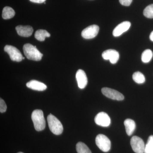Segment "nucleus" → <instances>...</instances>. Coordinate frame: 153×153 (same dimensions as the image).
<instances>
[{"label":"nucleus","instance_id":"obj_1","mask_svg":"<svg viewBox=\"0 0 153 153\" xmlns=\"http://www.w3.org/2000/svg\"><path fill=\"white\" fill-rule=\"evenodd\" d=\"M32 120L36 131H39L44 130L46 127V121L44 118V113L41 110L36 109L33 111Z\"/></svg>","mask_w":153,"mask_h":153},{"label":"nucleus","instance_id":"obj_2","mask_svg":"<svg viewBox=\"0 0 153 153\" xmlns=\"http://www.w3.org/2000/svg\"><path fill=\"white\" fill-rule=\"evenodd\" d=\"M24 54L27 59L35 61H40L43 55L36 48L30 44H25L23 47Z\"/></svg>","mask_w":153,"mask_h":153},{"label":"nucleus","instance_id":"obj_3","mask_svg":"<svg viewBox=\"0 0 153 153\" xmlns=\"http://www.w3.org/2000/svg\"><path fill=\"white\" fill-rule=\"evenodd\" d=\"M47 122L49 129L55 135L61 134L63 130V126L60 120L55 116L50 114L47 117Z\"/></svg>","mask_w":153,"mask_h":153},{"label":"nucleus","instance_id":"obj_4","mask_svg":"<svg viewBox=\"0 0 153 153\" xmlns=\"http://www.w3.org/2000/svg\"><path fill=\"white\" fill-rule=\"evenodd\" d=\"M95 142L97 146L104 152H107L110 150L111 143L109 139L106 136L100 134L96 137Z\"/></svg>","mask_w":153,"mask_h":153},{"label":"nucleus","instance_id":"obj_5","mask_svg":"<svg viewBox=\"0 0 153 153\" xmlns=\"http://www.w3.org/2000/svg\"><path fill=\"white\" fill-rule=\"evenodd\" d=\"M131 145L134 152L136 153H144L145 145L143 140L139 137L135 136L131 138Z\"/></svg>","mask_w":153,"mask_h":153},{"label":"nucleus","instance_id":"obj_6","mask_svg":"<svg viewBox=\"0 0 153 153\" xmlns=\"http://www.w3.org/2000/svg\"><path fill=\"white\" fill-rule=\"evenodd\" d=\"M5 52L10 55L11 60L16 62H21L23 60L22 53L16 47L11 45H6L4 47Z\"/></svg>","mask_w":153,"mask_h":153},{"label":"nucleus","instance_id":"obj_7","mask_svg":"<svg viewBox=\"0 0 153 153\" xmlns=\"http://www.w3.org/2000/svg\"><path fill=\"white\" fill-rule=\"evenodd\" d=\"M101 91L103 95L111 99L121 101L124 99V96L122 94L112 88H102Z\"/></svg>","mask_w":153,"mask_h":153},{"label":"nucleus","instance_id":"obj_8","mask_svg":"<svg viewBox=\"0 0 153 153\" xmlns=\"http://www.w3.org/2000/svg\"><path fill=\"white\" fill-rule=\"evenodd\" d=\"M99 31V27L97 25H91L82 30L81 36L85 39H92L97 36Z\"/></svg>","mask_w":153,"mask_h":153},{"label":"nucleus","instance_id":"obj_9","mask_svg":"<svg viewBox=\"0 0 153 153\" xmlns=\"http://www.w3.org/2000/svg\"><path fill=\"white\" fill-rule=\"evenodd\" d=\"M94 121L97 125L108 127L110 125L111 119L106 113L100 112L96 116Z\"/></svg>","mask_w":153,"mask_h":153},{"label":"nucleus","instance_id":"obj_10","mask_svg":"<svg viewBox=\"0 0 153 153\" xmlns=\"http://www.w3.org/2000/svg\"><path fill=\"white\" fill-rule=\"evenodd\" d=\"M102 56L105 60H109L112 64H115L117 63L120 57L118 52L114 49L105 50L102 53Z\"/></svg>","mask_w":153,"mask_h":153},{"label":"nucleus","instance_id":"obj_11","mask_svg":"<svg viewBox=\"0 0 153 153\" xmlns=\"http://www.w3.org/2000/svg\"><path fill=\"white\" fill-rule=\"evenodd\" d=\"M131 25L130 22L128 21L120 23L114 28L113 32V35L114 37H119L128 31Z\"/></svg>","mask_w":153,"mask_h":153},{"label":"nucleus","instance_id":"obj_12","mask_svg":"<svg viewBox=\"0 0 153 153\" xmlns=\"http://www.w3.org/2000/svg\"><path fill=\"white\" fill-rule=\"evenodd\" d=\"M76 78L79 88H85L88 83L87 77L85 71L82 69H79L76 71Z\"/></svg>","mask_w":153,"mask_h":153},{"label":"nucleus","instance_id":"obj_13","mask_svg":"<svg viewBox=\"0 0 153 153\" xmlns=\"http://www.w3.org/2000/svg\"><path fill=\"white\" fill-rule=\"evenodd\" d=\"M16 29L18 35L22 37H30L33 32V27L30 26H23L19 25L16 27Z\"/></svg>","mask_w":153,"mask_h":153},{"label":"nucleus","instance_id":"obj_14","mask_svg":"<svg viewBox=\"0 0 153 153\" xmlns=\"http://www.w3.org/2000/svg\"><path fill=\"white\" fill-rule=\"evenodd\" d=\"M27 87L38 91H44L47 88V86L43 82L36 80H32L29 81L26 84Z\"/></svg>","mask_w":153,"mask_h":153},{"label":"nucleus","instance_id":"obj_15","mask_svg":"<svg viewBox=\"0 0 153 153\" xmlns=\"http://www.w3.org/2000/svg\"><path fill=\"white\" fill-rule=\"evenodd\" d=\"M124 124L126 132L128 135L131 136L135 129V123L132 120L127 119L124 121Z\"/></svg>","mask_w":153,"mask_h":153},{"label":"nucleus","instance_id":"obj_16","mask_svg":"<svg viewBox=\"0 0 153 153\" xmlns=\"http://www.w3.org/2000/svg\"><path fill=\"white\" fill-rule=\"evenodd\" d=\"M15 11L10 7H6L4 8L2 12V17L4 19H12L15 16Z\"/></svg>","mask_w":153,"mask_h":153},{"label":"nucleus","instance_id":"obj_17","mask_svg":"<svg viewBox=\"0 0 153 153\" xmlns=\"http://www.w3.org/2000/svg\"><path fill=\"white\" fill-rule=\"evenodd\" d=\"M50 34L45 30H37L35 33V38L38 41H44L46 37H49Z\"/></svg>","mask_w":153,"mask_h":153},{"label":"nucleus","instance_id":"obj_18","mask_svg":"<svg viewBox=\"0 0 153 153\" xmlns=\"http://www.w3.org/2000/svg\"><path fill=\"white\" fill-rule=\"evenodd\" d=\"M76 150L77 153H92L85 143L80 142L76 144Z\"/></svg>","mask_w":153,"mask_h":153},{"label":"nucleus","instance_id":"obj_19","mask_svg":"<svg viewBox=\"0 0 153 153\" xmlns=\"http://www.w3.org/2000/svg\"><path fill=\"white\" fill-rule=\"evenodd\" d=\"M153 55V52L150 49H148L145 50L142 55V61L144 63H149L152 60Z\"/></svg>","mask_w":153,"mask_h":153},{"label":"nucleus","instance_id":"obj_20","mask_svg":"<svg viewBox=\"0 0 153 153\" xmlns=\"http://www.w3.org/2000/svg\"><path fill=\"white\" fill-rule=\"evenodd\" d=\"M132 77L134 81L138 84H142L146 81L144 75L140 71L134 72L133 74Z\"/></svg>","mask_w":153,"mask_h":153},{"label":"nucleus","instance_id":"obj_21","mask_svg":"<svg viewBox=\"0 0 153 153\" xmlns=\"http://www.w3.org/2000/svg\"><path fill=\"white\" fill-rule=\"evenodd\" d=\"M144 153H153V135L149 137L145 146Z\"/></svg>","mask_w":153,"mask_h":153},{"label":"nucleus","instance_id":"obj_22","mask_svg":"<svg viewBox=\"0 0 153 153\" xmlns=\"http://www.w3.org/2000/svg\"><path fill=\"white\" fill-rule=\"evenodd\" d=\"M143 15L149 19H153V4L148 6L143 11Z\"/></svg>","mask_w":153,"mask_h":153},{"label":"nucleus","instance_id":"obj_23","mask_svg":"<svg viewBox=\"0 0 153 153\" xmlns=\"http://www.w3.org/2000/svg\"><path fill=\"white\" fill-rule=\"evenodd\" d=\"M7 106L5 102L2 99H0V112L4 113L7 111Z\"/></svg>","mask_w":153,"mask_h":153},{"label":"nucleus","instance_id":"obj_24","mask_svg":"<svg viewBox=\"0 0 153 153\" xmlns=\"http://www.w3.org/2000/svg\"><path fill=\"white\" fill-rule=\"evenodd\" d=\"M119 2L122 5L129 6L131 4L132 0H119Z\"/></svg>","mask_w":153,"mask_h":153},{"label":"nucleus","instance_id":"obj_25","mask_svg":"<svg viewBox=\"0 0 153 153\" xmlns=\"http://www.w3.org/2000/svg\"><path fill=\"white\" fill-rule=\"evenodd\" d=\"M30 1L32 2L41 4V3L45 2L46 0H30Z\"/></svg>","mask_w":153,"mask_h":153},{"label":"nucleus","instance_id":"obj_26","mask_svg":"<svg viewBox=\"0 0 153 153\" xmlns=\"http://www.w3.org/2000/svg\"><path fill=\"white\" fill-rule=\"evenodd\" d=\"M150 39L151 41H153V31L151 33L150 35Z\"/></svg>","mask_w":153,"mask_h":153},{"label":"nucleus","instance_id":"obj_27","mask_svg":"<svg viewBox=\"0 0 153 153\" xmlns=\"http://www.w3.org/2000/svg\"><path fill=\"white\" fill-rule=\"evenodd\" d=\"M25 59V57H23V60H24V59Z\"/></svg>","mask_w":153,"mask_h":153},{"label":"nucleus","instance_id":"obj_28","mask_svg":"<svg viewBox=\"0 0 153 153\" xmlns=\"http://www.w3.org/2000/svg\"><path fill=\"white\" fill-rule=\"evenodd\" d=\"M24 153L22 152H19V153Z\"/></svg>","mask_w":153,"mask_h":153}]
</instances>
